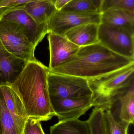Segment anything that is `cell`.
Listing matches in <instances>:
<instances>
[{
    "instance_id": "13",
    "label": "cell",
    "mask_w": 134,
    "mask_h": 134,
    "mask_svg": "<svg viewBox=\"0 0 134 134\" xmlns=\"http://www.w3.org/2000/svg\"><path fill=\"white\" fill-rule=\"evenodd\" d=\"M124 29L134 34V11L120 8H110L100 13V23Z\"/></svg>"
},
{
    "instance_id": "5",
    "label": "cell",
    "mask_w": 134,
    "mask_h": 134,
    "mask_svg": "<svg viewBox=\"0 0 134 134\" xmlns=\"http://www.w3.org/2000/svg\"><path fill=\"white\" fill-rule=\"evenodd\" d=\"M48 83L50 99L74 98L93 95L89 80L78 76L49 71Z\"/></svg>"
},
{
    "instance_id": "25",
    "label": "cell",
    "mask_w": 134,
    "mask_h": 134,
    "mask_svg": "<svg viewBox=\"0 0 134 134\" xmlns=\"http://www.w3.org/2000/svg\"><path fill=\"white\" fill-rule=\"evenodd\" d=\"M44 1L49 2H50V3L53 4L56 0H44ZM94 1H95L98 5L99 6V7L100 8H102V7H103V4H104V0H94Z\"/></svg>"
},
{
    "instance_id": "15",
    "label": "cell",
    "mask_w": 134,
    "mask_h": 134,
    "mask_svg": "<svg viewBox=\"0 0 134 134\" xmlns=\"http://www.w3.org/2000/svg\"><path fill=\"white\" fill-rule=\"evenodd\" d=\"M0 89L6 106L23 134L24 124L28 118L23 105L10 86L0 87Z\"/></svg>"
},
{
    "instance_id": "7",
    "label": "cell",
    "mask_w": 134,
    "mask_h": 134,
    "mask_svg": "<svg viewBox=\"0 0 134 134\" xmlns=\"http://www.w3.org/2000/svg\"><path fill=\"white\" fill-rule=\"evenodd\" d=\"M100 23V13H80L56 10L47 23L48 34L64 36L69 30L87 23Z\"/></svg>"
},
{
    "instance_id": "24",
    "label": "cell",
    "mask_w": 134,
    "mask_h": 134,
    "mask_svg": "<svg viewBox=\"0 0 134 134\" xmlns=\"http://www.w3.org/2000/svg\"><path fill=\"white\" fill-rule=\"evenodd\" d=\"M73 0H56L54 5L56 9L60 10L68 4Z\"/></svg>"
},
{
    "instance_id": "3",
    "label": "cell",
    "mask_w": 134,
    "mask_h": 134,
    "mask_svg": "<svg viewBox=\"0 0 134 134\" xmlns=\"http://www.w3.org/2000/svg\"><path fill=\"white\" fill-rule=\"evenodd\" d=\"M134 63L101 78L89 80L95 106L103 108L117 92L134 79Z\"/></svg>"
},
{
    "instance_id": "19",
    "label": "cell",
    "mask_w": 134,
    "mask_h": 134,
    "mask_svg": "<svg viewBox=\"0 0 134 134\" xmlns=\"http://www.w3.org/2000/svg\"><path fill=\"white\" fill-rule=\"evenodd\" d=\"M104 120L105 134H128L130 124L116 119L108 109L104 111Z\"/></svg>"
},
{
    "instance_id": "12",
    "label": "cell",
    "mask_w": 134,
    "mask_h": 134,
    "mask_svg": "<svg viewBox=\"0 0 134 134\" xmlns=\"http://www.w3.org/2000/svg\"><path fill=\"white\" fill-rule=\"evenodd\" d=\"M3 13V12H0V19ZM27 63L9 52L0 39V87L11 86Z\"/></svg>"
},
{
    "instance_id": "11",
    "label": "cell",
    "mask_w": 134,
    "mask_h": 134,
    "mask_svg": "<svg viewBox=\"0 0 134 134\" xmlns=\"http://www.w3.org/2000/svg\"><path fill=\"white\" fill-rule=\"evenodd\" d=\"M50 61L49 70L54 69L71 60L80 47L70 41L63 35L48 34Z\"/></svg>"
},
{
    "instance_id": "21",
    "label": "cell",
    "mask_w": 134,
    "mask_h": 134,
    "mask_svg": "<svg viewBox=\"0 0 134 134\" xmlns=\"http://www.w3.org/2000/svg\"><path fill=\"white\" fill-rule=\"evenodd\" d=\"M104 109L101 107H95L88 121L90 134H105L104 120Z\"/></svg>"
},
{
    "instance_id": "26",
    "label": "cell",
    "mask_w": 134,
    "mask_h": 134,
    "mask_svg": "<svg viewBox=\"0 0 134 134\" xmlns=\"http://www.w3.org/2000/svg\"><path fill=\"white\" fill-rule=\"evenodd\" d=\"M0 134H2V131L1 123V107L0 104Z\"/></svg>"
},
{
    "instance_id": "10",
    "label": "cell",
    "mask_w": 134,
    "mask_h": 134,
    "mask_svg": "<svg viewBox=\"0 0 134 134\" xmlns=\"http://www.w3.org/2000/svg\"><path fill=\"white\" fill-rule=\"evenodd\" d=\"M4 11L2 18L20 26L35 48L48 34L47 25H38L24 11L23 5L6 9Z\"/></svg>"
},
{
    "instance_id": "8",
    "label": "cell",
    "mask_w": 134,
    "mask_h": 134,
    "mask_svg": "<svg viewBox=\"0 0 134 134\" xmlns=\"http://www.w3.org/2000/svg\"><path fill=\"white\" fill-rule=\"evenodd\" d=\"M119 121L130 124L134 122V79L114 94L103 108Z\"/></svg>"
},
{
    "instance_id": "20",
    "label": "cell",
    "mask_w": 134,
    "mask_h": 134,
    "mask_svg": "<svg viewBox=\"0 0 134 134\" xmlns=\"http://www.w3.org/2000/svg\"><path fill=\"white\" fill-rule=\"evenodd\" d=\"M60 11L80 13H100L94 0H73L65 5Z\"/></svg>"
},
{
    "instance_id": "6",
    "label": "cell",
    "mask_w": 134,
    "mask_h": 134,
    "mask_svg": "<svg viewBox=\"0 0 134 134\" xmlns=\"http://www.w3.org/2000/svg\"><path fill=\"white\" fill-rule=\"evenodd\" d=\"M98 42L116 54L134 59V34L122 28L98 25Z\"/></svg>"
},
{
    "instance_id": "1",
    "label": "cell",
    "mask_w": 134,
    "mask_h": 134,
    "mask_svg": "<svg viewBox=\"0 0 134 134\" xmlns=\"http://www.w3.org/2000/svg\"><path fill=\"white\" fill-rule=\"evenodd\" d=\"M49 68L39 60L27 63L10 86L21 100L28 118L42 122L55 116L48 87Z\"/></svg>"
},
{
    "instance_id": "4",
    "label": "cell",
    "mask_w": 134,
    "mask_h": 134,
    "mask_svg": "<svg viewBox=\"0 0 134 134\" xmlns=\"http://www.w3.org/2000/svg\"><path fill=\"white\" fill-rule=\"evenodd\" d=\"M0 39L10 53L26 62L37 61L35 48L29 41L23 29L17 24L0 19Z\"/></svg>"
},
{
    "instance_id": "2",
    "label": "cell",
    "mask_w": 134,
    "mask_h": 134,
    "mask_svg": "<svg viewBox=\"0 0 134 134\" xmlns=\"http://www.w3.org/2000/svg\"><path fill=\"white\" fill-rule=\"evenodd\" d=\"M134 63L99 43L81 47L71 60L54 69V73L78 76L88 80L101 78Z\"/></svg>"
},
{
    "instance_id": "23",
    "label": "cell",
    "mask_w": 134,
    "mask_h": 134,
    "mask_svg": "<svg viewBox=\"0 0 134 134\" xmlns=\"http://www.w3.org/2000/svg\"><path fill=\"white\" fill-rule=\"evenodd\" d=\"M23 134H45L41 122L28 118L25 122L23 130Z\"/></svg>"
},
{
    "instance_id": "9",
    "label": "cell",
    "mask_w": 134,
    "mask_h": 134,
    "mask_svg": "<svg viewBox=\"0 0 134 134\" xmlns=\"http://www.w3.org/2000/svg\"><path fill=\"white\" fill-rule=\"evenodd\" d=\"M55 116L59 121L78 119L95 106L93 95L74 98H51Z\"/></svg>"
},
{
    "instance_id": "18",
    "label": "cell",
    "mask_w": 134,
    "mask_h": 134,
    "mask_svg": "<svg viewBox=\"0 0 134 134\" xmlns=\"http://www.w3.org/2000/svg\"><path fill=\"white\" fill-rule=\"evenodd\" d=\"M0 104L2 134H22L6 106L1 89Z\"/></svg>"
},
{
    "instance_id": "16",
    "label": "cell",
    "mask_w": 134,
    "mask_h": 134,
    "mask_svg": "<svg viewBox=\"0 0 134 134\" xmlns=\"http://www.w3.org/2000/svg\"><path fill=\"white\" fill-rule=\"evenodd\" d=\"M23 8L39 26L47 25L51 16L56 11L53 4L46 1L29 2L23 5Z\"/></svg>"
},
{
    "instance_id": "22",
    "label": "cell",
    "mask_w": 134,
    "mask_h": 134,
    "mask_svg": "<svg viewBox=\"0 0 134 134\" xmlns=\"http://www.w3.org/2000/svg\"><path fill=\"white\" fill-rule=\"evenodd\" d=\"M110 8H120L134 11V0H104L102 12Z\"/></svg>"
},
{
    "instance_id": "17",
    "label": "cell",
    "mask_w": 134,
    "mask_h": 134,
    "mask_svg": "<svg viewBox=\"0 0 134 134\" xmlns=\"http://www.w3.org/2000/svg\"><path fill=\"white\" fill-rule=\"evenodd\" d=\"M50 134H90L88 121L79 119L59 121L50 127Z\"/></svg>"
},
{
    "instance_id": "14",
    "label": "cell",
    "mask_w": 134,
    "mask_h": 134,
    "mask_svg": "<svg viewBox=\"0 0 134 134\" xmlns=\"http://www.w3.org/2000/svg\"><path fill=\"white\" fill-rule=\"evenodd\" d=\"M99 24L87 23L75 27L67 31L64 36L79 47H84L99 43Z\"/></svg>"
}]
</instances>
